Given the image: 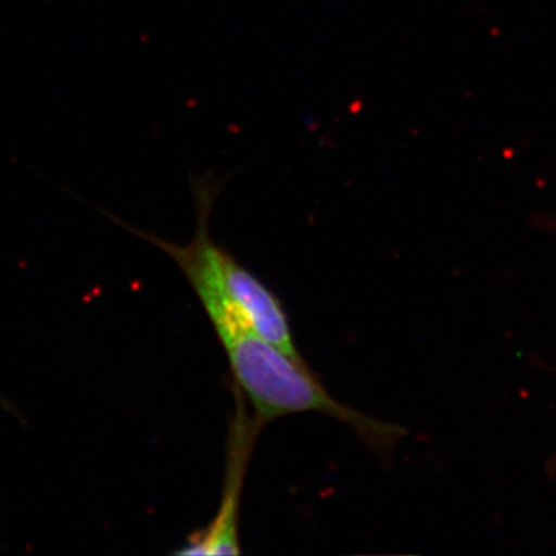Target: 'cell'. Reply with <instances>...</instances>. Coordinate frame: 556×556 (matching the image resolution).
Instances as JSON below:
<instances>
[{
  "label": "cell",
  "instance_id": "cell-1",
  "mask_svg": "<svg viewBox=\"0 0 556 556\" xmlns=\"http://www.w3.org/2000/svg\"><path fill=\"white\" fill-rule=\"evenodd\" d=\"M188 281L225 348L237 391L251 405L252 416L260 426L278 417L320 413L353 428L380 455H390L394 445L407 434L405 428L380 422L340 404L318 382L308 365L288 356L258 336L243 314L211 281L203 278Z\"/></svg>",
  "mask_w": 556,
  "mask_h": 556
},
{
  "label": "cell",
  "instance_id": "cell-3",
  "mask_svg": "<svg viewBox=\"0 0 556 556\" xmlns=\"http://www.w3.org/2000/svg\"><path fill=\"white\" fill-rule=\"evenodd\" d=\"M236 415L230 420L226 475L222 504L214 521L206 530L193 533L188 544L177 551L185 556L240 555L239 511L241 490L248 473V464L262 426L247 412V401L237 391Z\"/></svg>",
  "mask_w": 556,
  "mask_h": 556
},
{
  "label": "cell",
  "instance_id": "cell-2",
  "mask_svg": "<svg viewBox=\"0 0 556 556\" xmlns=\"http://www.w3.org/2000/svg\"><path fill=\"white\" fill-rule=\"evenodd\" d=\"M189 179L197 206V229L192 240L175 244L150 233H139L166 252L186 278H204L217 287L258 336L280 348L288 356L306 364L292 339L291 325L280 299L212 239V211L229 177H218L214 172L203 175L190 172Z\"/></svg>",
  "mask_w": 556,
  "mask_h": 556
}]
</instances>
